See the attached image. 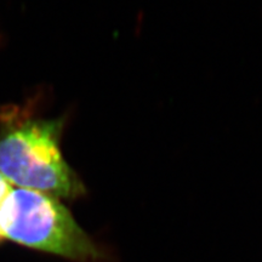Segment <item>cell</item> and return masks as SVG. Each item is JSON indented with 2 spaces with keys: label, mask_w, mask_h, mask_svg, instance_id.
Wrapping results in <instances>:
<instances>
[{
  "label": "cell",
  "mask_w": 262,
  "mask_h": 262,
  "mask_svg": "<svg viewBox=\"0 0 262 262\" xmlns=\"http://www.w3.org/2000/svg\"><path fill=\"white\" fill-rule=\"evenodd\" d=\"M11 189H12L11 183H10L8 180H6L4 176L0 173V206H2L3 202H4V199L6 198V195L11 192ZM2 239H3V237H2V234H0V241H2Z\"/></svg>",
  "instance_id": "3957f363"
},
{
  "label": "cell",
  "mask_w": 262,
  "mask_h": 262,
  "mask_svg": "<svg viewBox=\"0 0 262 262\" xmlns=\"http://www.w3.org/2000/svg\"><path fill=\"white\" fill-rule=\"evenodd\" d=\"M0 234L25 247L79 262H95L102 251L56 196L12 188L0 206Z\"/></svg>",
  "instance_id": "7a4b0ae2"
},
{
  "label": "cell",
  "mask_w": 262,
  "mask_h": 262,
  "mask_svg": "<svg viewBox=\"0 0 262 262\" xmlns=\"http://www.w3.org/2000/svg\"><path fill=\"white\" fill-rule=\"evenodd\" d=\"M63 119L32 116L19 107L0 113V173L11 185L56 198L85 194L79 176L63 159Z\"/></svg>",
  "instance_id": "6da1fadb"
}]
</instances>
